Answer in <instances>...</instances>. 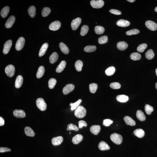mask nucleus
I'll use <instances>...</instances> for the list:
<instances>
[{
    "mask_svg": "<svg viewBox=\"0 0 157 157\" xmlns=\"http://www.w3.org/2000/svg\"><path fill=\"white\" fill-rule=\"evenodd\" d=\"M86 111L85 108L82 106H78L75 110L74 114L75 116L78 118H84L86 115Z\"/></svg>",
    "mask_w": 157,
    "mask_h": 157,
    "instance_id": "obj_1",
    "label": "nucleus"
},
{
    "mask_svg": "<svg viewBox=\"0 0 157 157\" xmlns=\"http://www.w3.org/2000/svg\"><path fill=\"white\" fill-rule=\"evenodd\" d=\"M110 138L113 142L117 145L120 144L123 140L122 136L116 133L112 134L110 136Z\"/></svg>",
    "mask_w": 157,
    "mask_h": 157,
    "instance_id": "obj_2",
    "label": "nucleus"
},
{
    "mask_svg": "<svg viewBox=\"0 0 157 157\" xmlns=\"http://www.w3.org/2000/svg\"><path fill=\"white\" fill-rule=\"evenodd\" d=\"M36 103L37 107L40 110L43 111L46 110L47 104L42 98H39L37 99L36 101Z\"/></svg>",
    "mask_w": 157,
    "mask_h": 157,
    "instance_id": "obj_3",
    "label": "nucleus"
},
{
    "mask_svg": "<svg viewBox=\"0 0 157 157\" xmlns=\"http://www.w3.org/2000/svg\"><path fill=\"white\" fill-rule=\"evenodd\" d=\"M5 72L7 76L12 77L14 76L15 69V67L12 65H9L6 66L5 69Z\"/></svg>",
    "mask_w": 157,
    "mask_h": 157,
    "instance_id": "obj_4",
    "label": "nucleus"
},
{
    "mask_svg": "<svg viewBox=\"0 0 157 157\" xmlns=\"http://www.w3.org/2000/svg\"><path fill=\"white\" fill-rule=\"evenodd\" d=\"M25 40L23 37L19 38L16 44L15 48L16 50L20 51L22 50L25 44Z\"/></svg>",
    "mask_w": 157,
    "mask_h": 157,
    "instance_id": "obj_5",
    "label": "nucleus"
},
{
    "mask_svg": "<svg viewBox=\"0 0 157 157\" xmlns=\"http://www.w3.org/2000/svg\"><path fill=\"white\" fill-rule=\"evenodd\" d=\"M91 5L94 8L99 9L102 8L104 4V1L102 0H93L91 1Z\"/></svg>",
    "mask_w": 157,
    "mask_h": 157,
    "instance_id": "obj_6",
    "label": "nucleus"
},
{
    "mask_svg": "<svg viewBox=\"0 0 157 157\" xmlns=\"http://www.w3.org/2000/svg\"><path fill=\"white\" fill-rule=\"evenodd\" d=\"M81 22V19L80 18H77L73 20L71 23V27L73 30H76L80 24Z\"/></svg>",
    "mask_w": 157,
    "mask_h": 157,
    "instance_id": "obj_7",
    "label": "nucleus"
},
{
    "mask_svg": "<svg viewBox=\"0 0 157 157\" xmlns=\"http://www.w3.org/2000/svg\"><path fill=\"white\" fill-rule=\"evenodd\" d=\"M145 25L146 27L151 31H156L157 29V24L153 21L151 20H148L145 23Z\"/></svg>",
    "mask_w": 157,
    "mask_h": 157,
    "instance_id": "obj_8",
    "label": "nucleus"
},
{
    "mask_svg": "<svg viewBox=\"0 0 157 157\" xmlns=\"http://www.w3.org/2000/svg\"><path fill=\"white\" fill-rule=\"evenodd\" d=\"M61 24L58 21H56L52 22L49 26L50 30L55 31L58 30L61 27Z\"/></svg>",
    "mask_w": 157,
    "mask_h": 157,
    "instance_id": "obj_9",
    "label": "nucleus"
},
{
    "mask_svg": "<svg viewBox=\"0 0 157 157\" xmlns=\"http://www.w3.org/2000/svg\"><path fill=\"white\" fill-rule=\"evenodd\" d=\"M12 44V40H9L5 43L3 50V53L4 54H7L9 53Z\"/></svg>",
    "mask_w": 157,
    "mask_h": 157,
    "instance_id": "obj_10",
    "label": "nucleus"
},
{
    "mask_svg": "<svg viewBox=\"0 0 157 157\" xmlns=\"http://www.w3.org/2000/svg\"><path fill=\"white\" fill-rule=\"evenodd\" d=\"M74 88L75 86L73 84H69L66 85L63 88V94L64 95H67L69 94L74 89Z\"/></svg>",
    "mask_w": 157,
    "mask_h": 157,
    "instance_id": "obj_11",
    "label": "nucleus"
},
{
    "mask_svg": "<svg viewBox=\"0 0 157 157\" xmlns=\"http://www.w3.org/2000/svg\"><path fill=\"white\" fill-rule=\"evenodd\" d=\"M13 114L15 117L19 118H23L25 117L26 114L23 110L20 109H16L13 112Z\"/></svg>",
    "mask_w": 157,
    "mask_h": 157,
    "instance_id": "obj_12",
    "label": "nucleus"
},
{
    "mask_svg": "<svg viewBox=\"0 0 157 157\" xmlns=\"http://www.w3.org/2000/svg\"><path fill=\"white\" fill-rule=\"evenodd\" d=\"M15 17L14 16H11L6 22L5 26L6 28H10L12 27L15 22Z\"/></svg>",
    "mask_w": 157,
    "mask_h": 157,
    "instance_id": "obj_13",
    "label": "nucleus"
},
{
    "mask_svg": "<svg viewBox=\"0 0 157 157\" xmlns=\"http://www.w3.org/2000/svg\"><path fill=\"white\" fill-rule=\"evenodd\" d=\"M63 137L61 136H59L54 137L52 140V143L53 145H59L63 141Z\"/></svg>",
    "mask_w": 157,
    "mask_h": 157,
    "instance_id": "obj_14",
    "label": "nucleus"
},
{
    "mask_svg": "<svg viewBox=\"0 0 157 157\" xmlns=\"http://www.w3.org/2000/svg\"><path fill=\"white\" fill-rule=\"evenodd\" d=\"M101 130V127L99 125H93L90 128V131L92 133L95 135L98 134Z\"/></svg>",
    "mask_w": 157,
    "mask_h": 157,
    "instance_id": "obj_15",
    "label": "nucleus"
},
{
    "mask_svg": "<svg viewBox=\"0 0 157 157\" xmlns=\"http://www.w3.org/2000/svg\"><path fill=\"white\" fill-rule=\"evenodd\" d=\"M117 24L119 27H127L130 25V22L129 21L123 19H120L117 21Z\"/></svg>",
    "mask_w": 157,
    "mask_h": 157,
    "instance_id": "obj_16",
    "label": "nucleus"
},
{
    "mask_svg": "<svg viewBox=\"0 0 157 157\" xmlns=\"http://www.w3.org/2000/svg\"><path fill=\"white\" fill-rule=\"evenodd\" d=\"M83 136L80 134H78L73 137L72 142L75 144L79 143L83 139Z\"/></svg>",
    "mask_w": 157,
    "mask_h": 157,
    "instance_id": "obj_17",
    "label": "nucleus"
},
{
    "mask_svg": "<svg viewBox=\"0 0 157 157\" xmlns=\"http://www.w3.org/2000/svg\"><path fill=\"white\" fill-rule=\"evenodd\" d=\"M123 119L127 125L133 126L136 125L135 121L132 118L129 116H125L124 117Z\"/></svg>",
    "mask_w": 157,
    "mask_h": 157,
    "instance_id": "obj_18",
    "label": "nucleus"
},
{
    "mask_svg": "<svg viewBox=\"0 0 157 157\" xmlns=\"http://www.w3.org/2000/svg\"><path fill=\"white\" fill-rule=\"evenodd\" d=\"M48 47V43H44L41 47L39 53V57H41L44 55L47 50Z\"/></svg>",
    "mask_w": 157,
    "mask_h": 157,
    "instance_id": "obj_19",
    "label": "nucleus"
},
{
    "mask_svg": "<svg viewBox=\"0 0 157 157\" xmlns=\"http://www.w3.org/2000/svg\"><path fill=\"white\" fill-rule=\"evenodd\" d=\"M117 48L121 51H123L126 49L128 47V44L124 41L119 42L117 44Z\"/></svg>",
    "mask_w": 157,
    "mask_h": 157,
    "instance_id": "obj_20",
    "label": "nucleus"
},
{
    "mask_svg": "<svg viewBox=\"0 0 157 157\" xmlns=\"http://www.w3.org/2000/svg\"><path fill=\"white\" fill-rule=\"evenodd\" d=\"M23 82V78L20 75L18 76L16 78L15 82V86L16 88H20Z\"/></svg>",
    "mask_w": 157,
    "mask_h": 157,
    "instance_id": "obj_21",
    "label": "nucleus"
},
{
    "mask_svg": "<svg viewBox=\"0 0 157 157\" xmlns=\"http://www.w3.org/2000/svg\"><path fill=\"white\" fill-rule=\"evenodd\" d=\"M98 147L101 150H108L110 149V147L109 145L104 141H101L99 144Z\"/></svg>",
    "mask_w": 157,
    "mask_h": 157,
    "instance_id": "obj_22",
    "label": "nucleus"
},
{
    "mask_svg": "<svg viewBox=\"0 0 157 157\" xmlns=\"http://www.w3.org/2000/svg\"><path fill=\"white\" fill-rule=\"evenodd\" d=\"M66 65V62L65 60H62L59 63L56 68V72L58 73H61L64 70Z\"/></svg>",
    "mask_w": 157,
    "mask_h": 157,
    "instance_id": "obj_23",
    "label": "nucleus"
},
{
    "mask_svg": "<svg viewBox=\"0 0 157 157\" xmlns=\"http://www.w3.org/2000/svg\"><path fill=\"white\" fill-rule=\"evenodd\" d=\"M134 135L139 138H142L145 135V132L141 129H137L134 131Z\"/></svg>",
    "mask_w": 157,
    "mask_h": 157,
    "instance_id": "obj_24",
    "label": "nucleus"
},
{
    "mask_svg": "<svg viewBox=\"0 0 157 157\" xmlns=\"http://www.w3.org/2000/svg\"><path fill=\"white\" fill-rule=\"evenodd\" d=\"M25 135L27 136L34 137L35 136V134L32 129L29 127H26L24 129Z\"/></svg>",
    "mask_w": 157,
    "mask_h": 157,
    "instance_id": "obj_25",
    "label": "nucleus"
},
{
    "mask_svg": "<svg viewBox=\"0 0 157 157\" xmlns=\"http://www.w3.org/2000/svg\"><path fill=\"white\" fill-rule=\"evenodd\" d=\"M59 47L61 52L65 54H68L69 53V49L66 45L62 42H60Z\"/></svg>",
    "mask_w": 157,
    "mask_h": 157,
    "instance_id": "obj_26",
    "label": "nucleus"
},
{
    "mask_svg": "<svg viewBox=\"0 0 157 157\" xmlns=\"http://www.w3.org/2000/svg\"><path fill=\"white\" fill-rule=\"evenodd\" d=\"M10 11L9 6H6L1 9L0 12L1 15L3 18H5L7 17Z\"/></svg>",
    "mask_w": 157,
    "mask_h": 157,
    "instance_id": "obj_27",
    "label": "nucleus"
},
{
    "mask_svg": "<svg viewBox=\"0 0 157 157\" xmlns=\"http://www.w3.org/2000/svg\"><path fill=\"white\" fill-rule=\"evenodd\" d=\"M117 99L119 102H125L128 100L129 98L128 96L125 95H119L117 96Z\"/></svg>",
    "mask_w": 157,
    "mask_h": 157,
    "instance_id": "obj_28",
    "label": "nucleus"
},
{
    "mask_svg": "<svg viewBox=\"0 0 157 157\" xmlns=\"http://www.w3.org/2000/svg\"><path fill=\"white\" fill-rule=\"evenodd\" d=\"M59 58V55L56 52H54L51 55L50 58V62L51 64L55 63L58 60Z\"/></svg>",
    "mask_w": 157,
    "mask_h": 157,
    "instance_id": "obj_29",
    "label": "nucleus"
},
{
    "mask_svg": "<svg viewBox=\"0 0 157 157\" xmlns=\"http://www.w3.org/2000/svg\"><path fill=\"white\" fill-rule=\"evenodd\" d=\"M136 116L137 118L140 121H145L146 117L143 112L141 110H138L137 111Z\"/></svg>",
    "mask_w": 157,
    "mask_h": 157,
    "instance_id": "obj_30",
    "label": "nucleus"
},
{
    "mask_svg": "<svg viewBox=\"0 0 157 157\" xmlns=\"http://www.w3.org/2000/svg\"><path fill=\"white\" fill-rule=\"evenodd\" d=\"M45 72V68L44 66H41L39 67L37 74V77L39 78L43 76Z\"/></svg>",
    "mask_w": 157,
    "mask_h": 157,
    "instance_id": "obj_31",
    "label": "nucleus"
},
{
    "mask_svg": "<svg viewBox=\"0 0 157 157\" xmlns=\"http://www.w3.org/2000/svg\"><path fill=\"white\" fill-rule=\"evenodd\" d=\"M28 14L30 17L33 18L36 15V9L35 6H31L28 9Z\"/></svg>",
    "mask_w": 157,
    "mask_h": 157,
    "instance_id": "obj_32",
    "label": "nucleus"
},
{
    "mask_svg": "<svg viewBox=\"0 0 157 157\" xmlns=\"http://www.w3.org/2000/svg\"><path fill=\"white\" fill-rule=\"evenodd\" d=\"M83 63L81 60H78L75 64V67L77 71L80 72L81 71L83 66Z\"/></svg>",
    "mask_w": 157,
    "mask_h": 157,
    "instance_id": "obj_33",
    "label": "nucleus"
},
{
    "mask_svg": "<svg viewBox=\"0 0 157 157\" xmlns=\"http://www.w3.org/2000/svg\"><path fill=\"white\" fill-rule=\"evenodd\" d=\"M115 68L113 66H111L105 70L106 74L108 76H112L115 73Z\"/></svg>",
    "mask_w": 157,
    "mask_h": 157,
    "instance_id": "obj_34",
    "label": "nucleus"
},
{
    "mask_svg": "<svg viewBox=\"0 0 157 157\" xmlns=\"http://www.w3.org/2000/svg\"><path fill=\"white\" fill-rule=\"evenodd\" d=\"M145 56L147 59L151 60L155 56V54L153 50L149 49L148 50L145 54Z\"/></svg>",
    "mask_w": 157,
    "mask_h": 157,
    "instance_id": "obj_35",
    "label": "nucleus"
},
{
    "mask_svg": "<svg viewBox=\"0 0 157 157\" xmlns=\"http://www.w3.org/2000/svg\"><path fill=\"white\" fill-rule=\"evenodd\" d=\"M130 58L134 60H139L141 58V55L140 54L137 52H134L131 55Z\"/></svg>",
    "mask_w": 157,
    "mask_h": 157,
    "instance_id": "obj_36",
    "label": "nucleus"
},
{
    "mask_svg": "<svg viewBox=\"0 0 157 157\" xmlns=\"http://www.w3.org/2000/svg\"><path fill=\"white\" fill-rule=\"evenodd\" d=\"M94 30L96 34L100 35L104 33L105 29L102 26H97L95 27Z\"/></svg>",
    "mask_w": 157,
    "mask_h": 157,
    "instance_id": "obj_37",
    "label": "nucleus"
},
{
    "mask_svg": "<svg viewBox=\"0 0 157 157\" xmlns=\"http://www.w3.org/2000/svg\"><path fill=\"white\" fill-rule=\"evenodd\" d=\"M96 47L95 45L87 46L84 49V51L87 52H91L95 51Z\"/></svg>",
    "mask_w": 157,
    "mask_h": 157,
    "instance_id": "obj_38",
    "label": "nucleus"
},
{
    "mask_svg": "<svg viewBox=\"0 0 157 157\" xmlns=\"http://www.w3.org/2000/svg\"><path fill=\"white\" fill-rule=\"evenodd\" d=\"M51 10L49 8L45 7L42 10V15L43 17H46L50 14Z\"/></svg>",
    "mask_w": 157,
    "mask_h": 157,
    "instance_id": "obj_39",
    "label": "nucleus"
},
{
    "mask_svg": "<svg viewBox=\"0 0 157 157\" xmlns=\"http://www.w3.org/2000/svg\"><path fill=\"white\" fill-rule=\"evenodd\" d=\"M81 100L79 99L76 102L70 103V105L71 107V110L73 111L76 109L79 106L80 104L81 103Z\"/></svg>",
    "mask_w": 157,
    "mask_h": 157,
    "instance_id": "obj_40",
    "label": "nucleus"
},
{
    "mask_svg": "<svg viewBox=\"0 0 157 157\" xmlns=\"http://www.w3.org/2000/svg\"><path fill=\"white\" fill-rule=\"evenodd\" d=\"M98 85L96 83H92L89 85V90L91 93H95L98 89Z\"/></svg>",
    "mask_w": 157,
    "mask_h": 157,
    "instance_id": "obj_41",
    "label": "nucleus"
},
{
    "mask_svg": "<svg viewBox=\"0 0 157 157\" xmlns=\"http://www.w3.org/2000/svg\"><path fill=\"white\" fill-rule=\"evenodd\" d=\"M57 83L56 80L55 78H52L49 80L48 81V86L50 89H53Z\"/></svg>",
    "mask_w": 157,
    "mask_h": 157,
    "instance_id": "obj_42",
    "label": "nucleus"
},
{
    "mask_svg": "<svg viewBox=\"0 0 157 157\" xmlns=\"http://www.w3.org/2000/svg\"><path fill=\"white\" fill-rule=\"evenodd\" d=\"M89 30V28L87 25H84L81 28L80 35L81 36H84L87 33Z\"/></svg>",
    "mask_w": 157,
    "mask_h": 157,
    "instance_id": "obj_43",
    "label": "nucleus"
},
{
    "mask_svg": "<svg viewBox=\"0 0 157 157\" xmlns=\"http://www.w3.org/2000/svg\"><path fill=\"white\" fill-rule=\"evenodd\" d=\"M145 110L148 115H150L154 111L153 108L149 104H146L145 107Z\"/></svg>",
    "mask_w": 157,
    "mask_h": 157,
    "instance_id": "obj_44",
    "label": "nucleus"
},
{
    "mask_svg": "<svg viewBox=\"0 0 157 157\" xmlns=\"http://www.w3.org/2000/svg\"><path fill=\"white\" fill-rule=\"evenodd\" d=\"M108 38L107 36H104L99 37L98 39V41L100 44H102L107 43L108 41Z\"/></svg>",
    "mask_w": 157,
    "mask_h": 157,
    "instance_id": "obj_45",
    "label": "nucleus"
},
{
    "mask_svg": "<svg viewBox=\"0 0 157 157\" xmlns=\"http://www.w3.org/2000/svg\"><path fill=\"white\" fill-rule=\"evenodd\" d=\"M147 47L146 44L143 43L140 44L137 47V51L140 52H143Z\"/></svg>",
    "mask_w": 157,
    "mask_h": 157,
    "instance_id": "obj_46",
    "label": "nucleus"
},
{
    "mask_svg": "<svg viewBox=\"0 0 157 157\" xmlns=\"http://www.w3.org/2000/svg\"><path fill=\"white\" fill-rule=\"evenodd\" d=\"M139 33V31L138 29H133L127 32H126V34L127 35L130 36L138 34Z\"/></svg>",
    "mask_w": 157,
    "mask_h": 157,
    "instance_id": "obj_47",
    "label": "nucleus"
},
{
    "mask_svg": "<svg viewBox=\"0 0 157 157\" xmlns=\"http://www.w3.org/2000/svg\"><path fill=\"white\" fill-rule=\"evenodd\" d=\"M110 87L111 88L114 89H120L121 85L118 82H113L110 84Z\"/></svg>",
    "mask_w": 157,
    "mask_h": 157,
    "instance_id": "obj_48",
    "label": "nucleus"
},
{
    "mask_svg": "<svg viewBox=\"0 0 157 157\" xmlns=\"http://www.w3.org/2000/svg\"><path fill=\"white\" fill-rule=\"evenodd\" d=\"M78 130H79V129H78L77 126L76 125L71 123L68 124L67 126V130H73L78 131Z\"/></svg>",
    "mask_w": 157,
    "mask_h": 157,
    "instance_id": "obj_49",
    "label": "nucleus"
},
{
    "mask_svg": "<svg viewBox=\"0 0 157 157\" xmlns=\"http://www.w3.org/2000/svg\"><path fill=\"white\" fill-rule=\"evenodd\" d=\"M113 121L109 119H105L103 121V124L105 126L107 127L110 126L113 123Z\"/></svg>",
    "mask_w": 157,
    "mask_h": 157,
    "instance_id": "obj_50",
    "label": "nucleus"
},
{
    "mask_svg": "<svg viewBox=\"0 0 157 157\" xmlns=\"http://www.w3.org/2000/svg\"><path fill=\"white\" fill-rule=\"evenodd\" d=\"M78 127L80 128H81L83 126L86 127L87 124L86 122L84 120H80L78 122Z\"/></svg>",
    "mask_w": 157,
    "mask_h": 157,
    "instance_id": "obj_51",
    "label": "nucleus"
},
{
    "mask_svg": "<svg viewBox=\"0 0 157 157\" xmlns=\"http://www.w3.org/2000/svg\"><path fill=\"white\" fill-rule=\"evenodd\" d=\"M109 12L112 13V14L116 15H120L121 14V11L117 9H111L109 11Z\"/></svg>",
    "mask_w": 157,
    "mask_h": 157,
    "instance_id": "obj_52",
    "label": "nucleus"
},
{
    "mask_svg": "<svg viewBox=\"0 0 157 157\" xmlns=\"http://www.w3.org/2000/svg\"><path fill=\"white\" fill-rule=\"evenodd\" d=\"M11 150L10 149L6 147H0V153H4V152H10Z\"/></svg>",
    "mask_w": 157,
    "mask_h": 157,
    "instance_id": "obj_53",
    "label": "nucleus"
},
{
    "mask_svg": "<svg viewBox=\"0 0 157 157\" xmlns=\"http://www.w3.org/2000/svg\"><path fill=\"white\" fill-rule=\"evenodd\" d=\"M4 120L1 117H0V126H2L4 125Z\"/></svg>",
    "mask_w": 157,
    "mask_h": 157,
    "instance_id": "obj_54",
    "label": "nucleus"
},
{
    "mask_svg": "<svg viewBox=\"0 0 157 157\" xmlns=\"http://www.w3.org/2000/svg\"><path fill=\"white\" fill-rule=\"evenodd\" d=\"M127 1L130 2H133L135 1V0H127Z\"/></svg>",
    "mask_w": 157,
    "mask_h": 157,
    "instance_id": "obj_55",
    "label": "nucleus"
},
{
    "mask_svg": "<svg viewBox=\"0 0 157 157\" xmlns=\"http://www.w3.org/2000/svg\"><path fill=\"white\" fill-rule=\"evenodd\" d=\"M155 11L156 12H157V6L155 8Z\"/></svg>",
    "mask_w": 157,
    "mask_h": 157,
    "instance_id": "obj_56",
    "label": "nucleus"
},
{
    "mask_svg": "<svg viewBox=\"0 0 157 157\" xmlns=\"http://www.w3.org/2000/svg\"><path fill=\"white\" fill-rule=\"evenodd\" d=\"M155 87H156V89L157 90V82L155 84Z\"/></svg>",
    "mask_w": 157,
    "mask_h": 157,
    "instance_id": "obj_57",
    "label": "nucleus"
},
{
    "mask_svg": "<svg viewBox=\"0 0 157 157\" xmlns=\"http://www.w3.org/2000/svg\"><path fill=\"white\" fill-rule=\"evenodd\" d=\"M155 72H156V74L157 76V68L156 69V71H155Z\"/></svg>",
    "mask_w": 157,
    "mask_h": 157,
    "instance_id": "obj_58",
    "label": "nucleus"
},
{
    "mask_svg": "<svg viewBox=\"0 0 157 157\" xmlns=\"http://www.w3.org/2000/svg\"><path fill=\"white\" fill-rule=\"evenodd\" d=\"M71 132H70V134H71Z\"/></svg>",
    "mask_w": 157,
    "mask_h": 157,
    "instance_id": "obj_59",
    "label": "nucleus"
}]
</instances>
